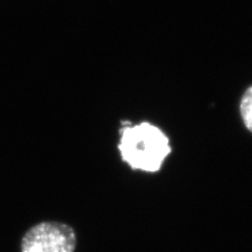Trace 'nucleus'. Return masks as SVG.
<instances>
[{
  "mask_svg": "<svg viewBox=\"0 0 252 252\" xmlns=\"http://www.w3.org/2000/svg\"><path fill=\"white\" fill-rule=\"evenodd\" d=\"M118 144L122 161L133 170L158 172L171 154L169 138L160 127L141 122L131 125L123 122Z\"/></svg>",
  "mask_w": 252,
  "mask_h": 252,
  "instance_id": "nucleus-1",
  "label": "nucleus"
},
{
  "mask_svg": "<svg viewBox=\"0 0 252 252\" xmlns=\"http://www.w3.org/2000/svg\"><path fill=\"white\" fill-rule=\"evenodd\" d=\"M77 234L61 222H41L31 227L21 240V252H75Z\"/></svg>",
  "mask_w": 252,
  "mask_h": 252,
  "instance_id": "nucleus-2",
  "label": "nucleus"
},
{
  "mask_svg": "<svg viewBox=\"0 0 252 252\" xmlns=\"http://www.w3.org/2000/svg\"><path fill=\"white\" fill-rule=\"evenodd\" d=\"M240 113L244 125L252 133V85L243 94L240 102Z\"/></svg>",
  "mask_w": 252,
  "mask_h": 252,
  "instance_id": "nucleus-3",
  "label": "nucleus"
}]
</instances>
